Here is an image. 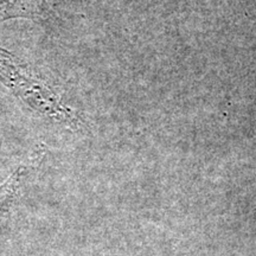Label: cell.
Here are the masks:
<instances>
[{"instance_id":"1","label":"cell","mask_w":256,"mask_h":256,"mask_svg":"<svg viewBox=\"0 0 256 256\" xmlns=\"http://www.w3.org/2000/svg\"><path fill=\"white\" fill-rule=\"evenodd\" d=\"M19 177H20V174L17 172V174L12 176V178L10 179L8 183L0 188V215L6 210L12 197H14V194L19 183Z\"/></svg>"}]
</instances>
